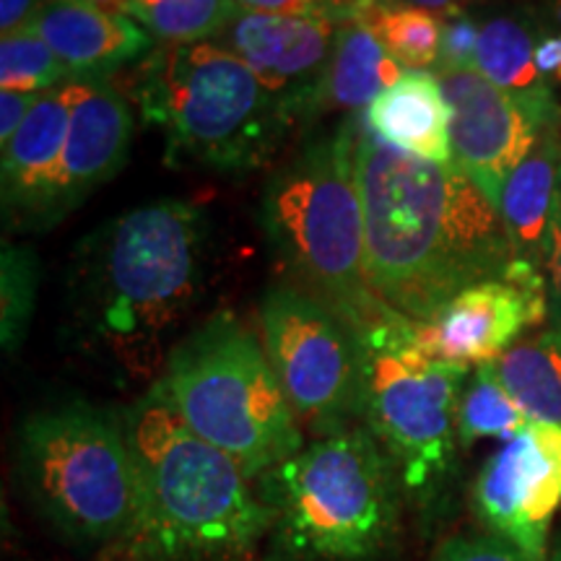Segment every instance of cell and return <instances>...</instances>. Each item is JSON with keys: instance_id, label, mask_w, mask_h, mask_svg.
Wrapping results in <instances>:
<instances>
[{"instance_id": "4fadbf2b", "label": "cell", "mask_w": 561, "mask_h": 561, "mask_svg": "<svg viewBox=\"0 0 561 561\" xmlns=\"http://www.w3.org/2000/svg\"><path fill=\"white\" fill-rule=\"evenodd\" d=\"M546 320L549 297L543 271L515 261L504 278L468 286L430 322H413V339L434 359L481 367L507 354L528 328Z\"/></svg>"}, {"instance_id": "8fae6325", "label": "cell", "mask_w": 561, "mask_h": 561, "mask_svg": "<svg viewBox=\"0 0 561 561\" xmlns=\"http://www.w3.org/2000/svg\"><path fill=\"white\" fill-rule=\"evenodd\" d=\"M434 76L450 104L453 164L500 208L510 174L561 121V107L517 100L473 68Z\"/></svg>"}, {"instance_id": "8992f818", "label": "cell", "mask_w": 561, "mask_h": 561, "mask_svg": "<svg viewBox=\"0 0 561 561\" xmlns=\"http://www.w3.org/2000/svg\"><path fill=\"white\" fill-rule=\"evenodd\" d=\"M130 89L172 170L252 172L294 128L286 104L219 42L157 45L136 62Z\"/></svg>"}, {"instance_id": "d4e9b609", "label": "cell", "mask_w": 561, "mask_h": 561, "mask_svg": "<svg viewBox=\"0 0 561 561\" xmlns=\"http://www.w3.org/2000/svg\"><path fill=\"white\" fill-rule=\"evenodd\" d=\"M405 70H434L442 45V16L398 0H380L359 19Z\"/></svg>"}, {"instance_id": "9a60e30c", "label": "cell", "mask_w": 561, "mask_h": 561, "mask_svg": "<svg viewBox=\"0 0 561 561\" xmlns=\"http://www.w3.org/2000/svg\"><path fill=\"white\" fill-rule=\"evenodd\" d=\"M339 24L284 13L242 11L221 34L219 45L248 62L265 89L301 125V110L325 73Z\"/></svg>"}, {"instance_id": "7c38bea8", "label": "cell", "mask_w": 561, "mask_h": 561, "mask_svg": "<svg viewBox=\"0 0 561 561\" xmlns=\"http://www.w3.org/2000/svg\"><path fill=\"white\" fill-rule=\"evenodd\" d=\"M471 502L489 533L549 559V528L561 510V426L530 421L502 442L476 476Z\"/></svg>"}, {"instance_id": "83f0119b", "label": "cell", "mask_w": 561, "mask_h": 561, "mask_svg": "<svg viewBox=\"0 0 561 561\" xmlns=\"http://www.w3.org/2000/svg\"><path fill=\"white\" fill-rule=\"evenodd\" d=\"M375 3H380V0H237L240 11L322 19L339 26L348 24V21H359Z\"/></svg>"}, {"instance_id": "9c48e42d", "label": "cell", "mask_w": 561, "mask_h": 561, "mask_svg": "<svg viewBox=\"0 0 561 561\" xmlns=\"http://www.w3.org/2000/svg\"><path fill=\"white\" fill-rule=\"evenodd\" d=\"M191 430L227 453L250 481L305 447L257 335L231 312H216L187 333L157 380Z\"/></svg>"}, {"instance_id": "ffe728a7", "label": "cell", "mask_w": 561, "mask_h": 561, "mask_svg": "<svg viewBox=\"0 0 561 561\" xmlns=\"http://www.w3.org/2000/svg\"><path fill=\"white\" fill-rule=\"evenodd\" d=\"M479 47L473 70L523 102L559 107L557 83L536 66V42L541 37L543 5H507L479 13Z\"/></svg>"}, {"instance_id": "30bf717a", "label": "cell", "mask_w": 561, "mask_h": 561, "mask_svg": "<svg viewBox=\"0 0 561 561\" xmlns=\"http://www.w3.org/2000/svg\"><path fill=\"white\" fill-rule=\"evenodd\" d=\"M261 328L265 354L299 430L322 439L356 426L362 356L346 320L284 280L265 291Z\"/></svg>"}, {"instance_id": "6da1fadb", "label": "cell", "mask_w": 561, "mask_h": 561, "mask_svg": "<svg viewBox=\"0 0 561 561\" xmlns=\"http://www.w3.org/2000/svg\"><path fill=\"white\" fill-rule=\"evenodd\" d=\"M356 178L371 291L411 322L515 263L500 208L455 164H434L369 130L354 115Z\"/></svg>"}, {"instance_id": "603a6c76", "label": "cell", "mask_w": 561, "mask_h": 561, "mask_svg": "<svg viewBox=\"0 0 561 561\" xmlns=\"http://www.w3.org/2000/svg\"><path fill=\"white\" fill-rule=\"evenodd\" d=\"M237 0H130L128 16L159 45L216 42L240 16Z\"/></svg>"}, {"instance_id": "e575fe53", "label": "cell", "mask_w": 561, "mask_h": 561, "mask_svg": "<svg viewBox=\"0 0 561 561\" xmlns=\"http://www.w3.org/2000/svg\"><path fill=\"white\" fill-rule=\"evenodd\" d=\"M94 561H146V559L138 557L136 551H130L125 543H117V546H110V549H102L96 553Z\"/></svg>"}, {"instance_id": "836d02e7", "label": "cell", "mask_w": 561, "mask_h": 561, "mask_svg": "<svg viewBox=\"0 0 561 561\" xmlns=\"http://www.w3.org/2000/svg\"><path fill=\"white\" fill-rule=\"evenodd\" d=\"M398 3L424 9L430 13H437V16H453V13L471 9V0H398Z\"/></svg>"}, {"instance_id": "d590c367", "label": "cell", "mask_w": 561, "mask_h": 561, "mask_svg": "<svg viewBox=\"0 0 561 561\" xmlns=\"http://www.w3.org/2000/svg\"><path fill=\"white\" fill-rule=\"evenodd\" d=\"M94 5H100L102 11H110V13H125L128 16V5L130 0H91Z\"/></svg>"}, {"instance_id": "7402d4cb", "label": "cell", "mask_w": 561, "mask_h": 561, "mask_svg": "<svg viewBox=\"0 0 561 561\" xmlns=\"http://www.w3.org/2000/svg\"><path fill=\"white\" fill-rule=\"evenodd\" d=\"M491 364L533 421L561 426V328L533 333Z\"/></svg>"}, {"instance_id": "8d00e7d4", "label": "cell", "mask_w": 561, "mask_h": 561, "mask_svg": "<svg viewBox=\"0 0 561 561\" xmlns=\"http://www.w3.org/2000/svg\"><path fill=\"white\" fill-rule=\"evenodd\" d=\"M549 561H561V533H559L557 541H553V549L549 553Z\"/></svg>"}, {"instance_id": "d6986e66", "label": "cell", "mask_w": 561, "mask_h": 561, "mask_svg": "<svg viewBox=\"0 0 561 561\" xmlns=\"http://www.w3.org/2000/svg\"><path fill=\"white\" fill-rule=\"evenodd\" d=\"M403 73L405 68L390 58L367 24L362 21L341 24L325 73L301 110V125L335 112L359 115Z\"/></svg>"}, {"instance_id": "f1b7e54d", "label": "cell", "mask_w": 561, "mask_h": 561, "mask_svg": "<svg viewBox=\"0 0 561 561\" xmlns=\"http://www.w3.org/2000/svg\"><path fill=\"white\" fill-rule=\"evenodd\" d=\"M479 13L473 9L458 11L453 16H442V45L439 60L432 73H450V70H471L479 47Z\"/></svg>"}, {"instance_id": "2e32d148", "label": "cell", "mask_w": 561, "mask_h": 561, "mask_svg": "<svg viewBox=\"0 0 561 561\" xmlns=\"http://www.w3.org/2000/svg\"><path fill=\"white\" fill-rule=\"evenodd\" d=\"M70 79L42 91L16 136L3 146L0 193L5 227L47 229V210L70 125Z\"/></svg>"}, {"instance_id": "cb8c5ba5", "label": "cell", "mask_w": 561, "mask_h": 561, "mask_svg": "<svg viewBox=\"0 0 561 561\" xmlns=\"http://www.w3.org/2000/svg\"><path fill=\"white\" fill-rule=\"evenodd\" d=\"M530 421L533 419L520 409V403L504 388L494 364L473 367L458 405L460 450H471L481 439L507 442L520 434Z\"/></svg>"}, {"instance_id": "e0dca14e", "label": "cell", "mask_w": 561, "mask_h": 561, "mask_svg": "<svg viewBox=\"0 0 561 561\" xmlns=\"http://www.w3.org/2000/svg\"><path fill=\"white\" fill-rule=\"evenodd\" d=\"M32 30L73 76H112L153 50V37L144 26L91 0H50Z\"/></svg>"}, {"instance_id": "5b68a950", "label": "cell", "mask_w": 561, "mask_h": 561, "mask_svg": "<svg viewBox=\"0 0 561 561\" xmlns=\"http://www.w3.org/2000/svg\"><path fill=\"white\" fill-rule=\"evenodd\" d=\"M255 483L273 515L263 561H382L401 536V479L364 424L312 439Z\"/></svg>"}, {"instance_id": "ac0fdd59", "label": "cell", "mask_w": 561, "mask_h": 561, "mask_svg": "<svg viewBox=\"0 0 561 561\" xmlns=\"http://www.w3.org/2000/svg\"><path fill=\"white\" fill-rule=\"evenodd\" d=\"M369 130L413 157L453 164L450 104L432 70H405L364 110Z\"/></svg>"}, {"instance_id": "f546056e", "label": "cell", "mask_w": 561, "mask_h": 561, "mask_svg": "<svg viewBox=\"0 0 561 561\" xmlns=\"http://www.w3.org/2000/svg\"><path fill=\"white\" fill-rule=\"evenodd\" d=\"M432 561H549L530 557L528 551L517 549L515 543L504 541L494 533H460L447 538L434 551Z\"/></svg>"}, {"instance_id": "3957f363", "label": "cell", "mask_w": 561, "mask_h": 561, "mask_svg": "<svg viewBox=\"0 0 561 561\" xmlns=\"http://www.w3.org/2000/svg\"><path fill=\"white\" fill-rule=\"evenodd\" d=\"M123 421L140 489L125 546L146 561H257L273 515L242 468L182 421L159 382Z\"/></svg>"}, {"instance_id": "52a82bcc", "label": "cell", "mask_w": 561, "mask_h": 561, "mask_svg": "<svg viewBox=\"0 0 561 561\" xmlns=\"http://www.w3.org/2000/svg\"><path fill=\"white\" fill-rule=\"evenodd\" d=\"M362 356L359 424L380 442L401 479L405 504L432 530L458 471V405L471 367L424 354L413 322L385 314L356 333Z\"/></svg>"}, {"instance_id": "d6a6232c", "label": "cell", "mask_w": 561, "mask_h": 561, "mask_svg": "<svg viewBox=\"0 0 561 561\" xmlns=\"http://www.w3.org/2000/svg\"><path fill=\"white\" fill-rule=\"evenodd\" d=\"M50 0H0V34H13L32 26L37 13L45 9Z\"/></svg>"}, {"instance_id": "7a4b0ae2", "label": "cell", "mask_w": 561, "mask_h": 561, "mask_svg": "<svg viewBox=\"0 0 561 561\" xmlns=\"http://www.w3.org/2000/svg\"><path fill=\"white\" fill-rule=\"evenodd\" d=\"M208 263L210 219L201 206L167 198L125 210L76 250V331L128 375H153L164 341L198 305Z\"/></svg>"}, {"instance_id": "5bb4252c", "label": "cell", "mask_w": 561, "mask_h": 561, "mask_svg": "<svg viewBox=\"0 0 561 561\" xmlns=\"http://www.w3.org/2000/svg\"><path fill=\"white\" fill-rule=\"evenodd\" d=\"M133 112L110 76L70 79V125L47 227L66 219L123 170L130 153Z\"/></svg>"}, {"instance_id": "44dd1931", "label": "cell", "mask_w": 561, "mask_h": 561, "mask_svg": "<svg viewBox=\"0 0 561 561\" xmlns=\"http://www.w3.org/2000/svg\"><path fill=\"white\" fill-rule=\"evenodd\" d=\"M561 174V121L538 138L504 185L500 214L515 261L543 271V250Z\"/></svg>"}, {"instance_id": "ba28073f", "label": "cell", "mask_w": 561, "mask_h": 561, "mask_svg": "<svg viewBox=\"0 0 561 561\" xmlns=\"http://www.w3.org/2000/svg\"><path fill=\"white\" fill-rule=\"evenodd\" d=\"M16 473L34 512L73 546L102 551L136 528L140 489L123 413L87 401L30 413Z\"/></svg>"}, {"instance_id": "484cf974", "label": "cell", "mask_w": 561, "mask_h": 561, "mask_svg": "<svg viewBox=\"0 0 561 561\" xmlns=\"http://www.w3.org/2000/svg\"><path fill=\"white\" fill-rule=\"evenodd\" d=\"M39 289V263L32 248L3 244L0 252V343L9 356L16 354L30 331Z\"/></svg>"}, {"instance_id": "277c9868", "label": "cell", "mask_w": 561, "mask_h": 561, "mask_svg": "<svg viewBox=\"0 0 561 561\" xmlns=\"http://www.w3.org/2000/svg\"><path fill=\"white\" fill-rule=\"evenodd\" d=\"M261 227L286 284L331 307L354 333L396 312L367 276L354 115L265 180Z\"/></svg>"}, {"instance_id": "4dcf8cb0", "label": "cell", "mask_w": 561, "mask_h": 561, "mask_svg": "<svg viewBox=\"0 0 561 561\" xmlns=\"http://www.w3.org/2000/svg\"><path fill=\"white\" fill-rule=\"evenodd\" d=\"M543 278H546V297H549V322L561 328V174L557 198L549 221V234H546L543 250Z\"/></svg>"}, {"instance_id": "4316f807", "label": "cell", "mask_w": 561, "mask_h": 561, "mask_svg": "<svg viewBox=\"0 0 561 561\" xmlns=\"http://www.w3.org/2000/svg\"><path fill=\"white\" fill-rule=\"evenodd\" d=\"M70 70L58 60L32 26L5 34L0 39V87L3 91L42 94L70 79Z\"/></svg>"}, {"instance_id": "1f68e13d", "label": "cell", "mask_w": 561, "mask_h": 561, "mask_svg": "<svg viewBox=\"0 0 561 561\" xmlns=\"http://www.w3.org/2000/svg\"><path fill=\"white\" fill-rule=\"evenodd\" d=\"M37 100L39 94H32V91H0V149L16 136Z\"/></svg>"}]
</instances>
